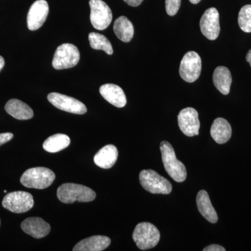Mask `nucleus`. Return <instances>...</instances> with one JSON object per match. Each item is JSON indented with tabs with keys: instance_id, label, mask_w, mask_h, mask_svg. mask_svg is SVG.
I'll return each mask as SVG.
<instances>
[{
	"instance_id": "f257e3e1",
	"label": "nucleus",
	"mask_w": 251,
	"mask_h": 251,
	"mask_svg": "<svg viewBox=\"0 0 251 251\" xmlns=\"http://www.w3.org/2000/svg\"><path fill=\"white\" fill-rule=\"evenodd\" d=\"M59 201L65 204H72L76 202H92L97 195L93 190L83 185L66 183L61 185L57 191Z\"/></svg>"
},
{
	"instance_id": "f03ea898",
	"label": "nucleus",
	"mask_w": 251,
	"mask_h": 251,
	"mask_svg": "<svg viewBox=\"0 0 251 251\" xmlns=\"http://www.w3.org/2000/svg\"><path fill=\"white\" fill-rule=\"evenodd\" d=\"M160 150L162 161L167 173L176 182L184 181L187 176L186 167L176 158L171 144L167 141L161 142Z\"/></svg>"
},
{
	"instance_id": "7ed1b4c3",
	"label": "nucleus",
	"mask_w": 251,
	"mask_h": 251,
	"mask_svg": "<svg viewBox=\"0 0 251 251\" xmlns=\"http://www.w3.org/2000/svg\"><path fill=\"white\" fill-rule=\"evenodd\" d=\"M55 179V174L47 168L37 167L28 169L21 176V183L29 188L44 189L49 187Z\"/></svg>"
},
{
	"instance_id": "20e7f679",
	"label": "nucleus",
	"mask_w": 251,
	"mask_h": 251,
	"mask_svg": "<svg viewBox=\"0 0 251 251\" xmlns=\"http://www.w3.org/2000/svg\"><path fill=\"white\" fill-rule=\"evenodd\" d=\"M161 238L159 230L153 224L143 222L137 225L133 231V239L140 250L153 249L158 244Z\"/></svg>"
},
{
	"instance_id": "39448f33",
	"label": "nucleus",
	"mask_w": 251,
	"mask_h": 251,
	"mask_svg": "<svg viewBox=\"0 0 251 251\" xmlns=\"http://www.w3.org/2000/svg\"><path fill=\"white\" fill-rule=\"evenodd\" d=\"M139 179L144 189L153 194L168 195L173 190L171 182L153 170L140 172Z\"/></svg>"
},
{
	"instance_id": "423d86ee",
	"label": "nucleus",
	"mask_w": 251,
	"mask_h": 251,
	"mask_svg": "<svg viewBox=\"0 0 251 251\" xmlns=\"http://www.w3.org/2000/svg\"><path fill=\"white\" fill-rule=\"evenodd\" d=\"M80 54L76 46L71 44L59 46L54 52L52 67L57 70L70 69L80 61Z\"/></svg>"
},
{
	"instance_id": "0eeeda50",
	"label": "nucleus",
	"mask_w": 251,
	"mask_h": 251,
	"mask_svg": "<svg viewBox=\"0 0 251 251\" xmlns=\"http://www.w3.org/2000/svg\"><path fill=\"white\" fill-rule=\"evenodd\" d=\"M34 201L30 193L25 191H14L8 193L2 201L5 209L16 214H22L30 210Z\"/></svg>"
},
{
	"instance_id": "6e6552de",
	"label": "nucleus",
	"mask_w": 251,
	"mask_h": 251,
	"mask_svg": "<svg viewBox=\"0 0 251 251\" xmlns=\"http://www.w3.org/2000/svg\"><path fill=\"white\" fill-rule=\"evenodd\" d=\"M202 71V60L194 51L185 54L180 63V76L187 82H193L199 78Z\"/></svg>"
},
{
	"instance_id": "1a4fd4ad",
	"label": "nucleus",
	"mask_w": 251,
	"mask_h": 251,
	"mask_svg": "<svg viewBox=\"0 0 251 251\" xmlns=\"http://www.w3.org/2000/svg\"><path fill=\"white\" fill-rule=\"evenodd\" d=\"M90 21L98 30H104L112 22V13L108 5L102 0H90Z\"/></svg>"
},
{
	"instance_id": "9d476101",
	"label": "nucleus",
	"mask_w": 251,
	"mask_h": 251,
	"mask_svg": "<svg viewBox=\"0 0 251 251\" xmlns=\"http://www.w3.org/2000/svg\"><path fill=\"white\" fill-rule=\"evenodd\" d=\"M48 100L55 108L70 113L84 115L87 111L85 104L80 100L64 94L52 92L48 96Z\"/></svg>"
},
{
	"instance_id": "9b49d317",
	"label": "nucleus",
	"mask_w": 251,
	"mask_h": 251,
	"mask_svg": "<svg viewBox=\"0 0 251 251\" xmlns=\"http://www.w3.org/2000/svg\"><path fill=\"white\" fill-rule=\"evenodd\" d=\"M178 124L180 130L188 137L196 136L199 134V115L196 109L186 108L183 109L178 115Z\"/></svg>"
},
{
	"instance_id": "f8f14e48",
	"label": "nucleus",
	"mask_w": 251,
	"mask_h": 251,
	"mask_svg": "<svg viewBox=\"0 0 251 251\" xmlns=\"http://www.w3.org/2000/svg\"><path fill=\"white\" fill-rule=\"evenodd\" d=\"M203 35L209 40H216L220 34L219 13L216 8L211 7L206 10L200 22Z\"/></svg>"
},
{
	"instance_id": "ddd939ff",
	"label": "nucleus",
	"mask_w": 251,
	"mask_h": 251,
	"mask_svg": "<svg viewBox=\"0 0 251 251\" xmlns=\"http://www.w3.org/2000/svg\"><path fill=\"white\" fill-rule=\"evenodd\" d=\"M49 13V6L46 0H37L33 3L28 12L27 23L28 29L35 31L42 27Z\"/></svg>"
},
{
	"instance_id": "4468645a",
	"label": "nucleus",
	"mask_w": 251,
	"mask_h": 251,
	"mask_svg": "<svg viewBox=\"0 0 251 251\" xmlns=\"http://www.w3.org/2000/svg\"><path fill=\"white\" fill-rule=\"evenodd\" d=\"M21 228L31 237L41 239L50 233V226L41 218L30 217L23 221Z\"/></svg>"
},
{
	"instance_id": "2eb2a0df",
	"label": "nucleus",
	"mask_w": 251,
	"mask_h": 251,
	"mask_svg": "<svg viewBox=\"0 0 251 251\" xmlns=\"http://www.w3.org/2000/svg\"><path fill=\"white\" fill-rule=\"evenodd\" d=\"M99 92L108 103L117 108H123L126 105V97L120 86L114 84H105L100 87Z\"/></svg>"
},
{
	"instance_id": "dca6fc26",
	"label": "nucleus",
	"mask_w": 251,
	"mask_h": 251,
	"mask_svg": "<svg viewBox=\"0 0 251 251\" xmlns=\"http://www.w3.org/2000/svg\"><path fill=\"white\" fill-rule=\"evenodd\" d=\"M118 150L113 145H105L96 153L94 161L97 166L103 169H110L116 163Z\"/></svg>"
},
{
	"instance_id": "f3484780",
	"label": "nucleus",
	"mask_w": 251,
	"mask_h": 251,
	"mask_svg": "<svg viewBox=\"0 0 251 251\" xmlns=\"http://www.w3.org/2000/svg\"><path fill=\"white\" fill-rule=\"evenodd\" d=\"M111 240L105 236H92L77 243L74 251H102L110 246Z\"/></svg>"
},
{
	"instance_id": "a211bd4d",
	"label": "nucleus",
	"mask_w": 251,
	"mask_h": 251,
	"mask_svg": "<svg viewBox=\"0 0 251 251\" xmlns=\"http://www.w3.org/2000/svg\"><path fill=\"white\" fill-rule=\"evenodd\" d=\"M5 110L9 115L18 120H30L34 117L32 109L18 99H11L5 105Z\"/></svg>"
},
{
	"instance_id": "6ab92c4d",
	"label": "nucleus",
	"mask_w": 251,
	"mask_h": 251,
	"mask_svg": "<svg viewBox=\"0 0 251 251\" xmlns=\"http://www.w3.org/2000/svg\"><path fill=\"white\" fill-rule=\"evenodd\" d=\"M196 202L199 212L209 222L216 224L219 220L217 213L211 204L209 194L204 190L199 191L198 193Z\"/></svg>"
},
{
	"instance_id": "aec40b11",
	"label": "nucleus",
	"mask_w": 251,
	"mask_h": 251,
	"mask_svg": "<svg viewBox=\"0 0 251 251\" xmlns=\"http://www.w3.org/2000/svg\"><path fill=\"white\" fill-rule=\"evenodd\" d=\"M211 135L218 144L227 143L232 136V128L227 120L224 118L216 119L211 127Z\"/></svg>"
},
{
	"instance_id": "412c9836",
	"label": "nucleus",
	"mask_w": 251,
	"mask_h": 251,
	"mask_svg": "<svg viewBox=\"0 0 251 251\" xmlns=\"http://www.w3.org/2000/svg\"><path fill=\"white\" fill-rule=\"evenodd\" d=\"M213 82L216 88L224 95H227L230 90L232 78L231 73L226 67H218L214 70Z\"/></svg>"
},
{
	"instance_id": "4be33fe9",
	"label": "nucleus",
	"mask_w": 251,
	"mask_h": 251,
	"mask_svg": "<svg viewBox=\"0 0 251 251\" xmlns=\"http://www.w3.org/2000/svg\"><path fill=\"white\" fill-rule=\"evenodd\" d=\"M113 29L118 39L123 42H130L134 35L133 24L125 16H120L117 18L114 23Z\"/></svg>"
},
{
	"instance_id": "5701e85b",
	"label": "nucleus",
	"mask_w": 251,
	"mask_h": 251,
	"mask_svg": "<svg viewBox=\"0 0 251 251\" xmlns=\"http://www.w3.org/2000/svg\"><path fill=\"white\" fill-rule=\"evenodd\" d=\"M71 140L68 135L58 133L47 138L43 144L44 150L50 153H57L68 148Z\"/></svg>"
},
{
	"instance_id": "b1692460",
	"label": "nucleus",
	"mask_w": 251,
	"mask_h": 251,
	"mask_svg": "<svg viewBox=\"0 0 251 251\" xmlns=\"http://www.w3.org/2000/svg\"><path fill=\"white\" fill-rule=\"evenodd\" d=\"M89 41L91 47L94 50H100L106 52L107 54H113V49L111 43L103 34L99 33L91 32L89 34Z\"/></svg>"
},
{
	"instance_id": "393cba45",
	"label": "nucleus",
	"mask_w": 251,
	"mask_h": 251,
	"mask_svg": "<svg viewBox=\"0 0 251 251\" xmlns=\"http://www.w3.org/2000/svg\"><path fill=\"white\" fill-rule=\"evenodd\" d=\"M238 23L239 27L245 32H251V4L243 6L239 13Z\"/></svg>"
},
{
	"instance_id": "a878e982",
	"label": "nucleus",
	"mask_w": 251,
	"mask_h": 251,
	"mask_svg": "<svg viewBox=\"0 0 251 251\" xmlns=\"http://www.w3.org/2000/svg\"><path fill=\"white\" fill-rule=\"evenodd\" d=\"M181 0H166V10L167 14L173 16L177 14Z\"/></svg>"
},
{
	"instance_id": "bb28decb",
	"label": "nucleus",
	"mask_w": 251,
	"mask_h": 251,
	"mask_svg": "<svg viewBox=\"0 0 251 251\" xmlns=\"http://www.w3.org/2000/svg\"><path fill=\"white\" fill-rule=\"evenodd\" d=\"M14 138V134L11 133H0V146L8 143Z\"/></svg>"
},
{
	"instance_id": "cd10ccee",
	"label": "nucleus",
	"mask_w": 251,
	"mask_h": 251,
	"mask_svg": "<svg viewBox=\"0 0 251 251\" xmlns=\"http://www.w3.org/2000/svg\"><path fill=\"white\" fill-rule=\"evenodd\" d=\"M203 251H226V249L218 244H211L203 249Z\"/></svg>"
},
{
	"instance_id": "c85d7f7f",
	"label": "nucleus",
	"mask_w": 251,
	"mask_h": 251,
	"mask_svg": "<svg viewBox=\"0 0 251 251\" xmlns=\"http://www.w3.org/2000/svg\"><path fill=\"white\" fill-rule=\"evenodd\" d=\"M127 4L129 5L130 6L136 7V6H140L144 0H124Z\"/></svg>"
},
{
	"instance_id": "c756f323",
	"label": "nucleus",
	"mask_w": 251,
	"mask_h": 251,
	"mask_svg": "<svg viewBox=\"0 0 251 251\" xmlns=\"http://www.w3.org/2000/svg\"><path fill=\"white\" fill-rule=\"evenodd\" d=\"M246 59H247V62L249 63L251 67V49L248 52L247 56H246Z\"/></svg>"
},
{
	"instance_id": "7c9ffc66",
	"label": "nucleus",
	"mask_w": 251,
	"mask_h": 251,
	"mask_svg": "<svg viewBox=\"0 0 251 251\" xmlns=\"http://www.w3.org/2000/svg\"><path fill=\"white\" fill-rule=\"evenodd\" d=\"M5 62L4 59L1 56H0V72H1V69H3V67H4Z\"/></svg>"
},
{
	"instance_id": "2f4dec72",
	"label": "nucleus",
	"mask_w": 251,
	"mask_h": 251,
	"mask_svg": "<svg viewBox=\"0 0 251 251\" xmlns=\"http://www.w3.org/2000/svg\"><path fill=\"white\" fill-rule=\"evenodd\" d=\"M190 2L192 3L193 4H198L201 0H189Z\"/></svg>"
},
{
	"instance_id": "473e14b6",
	"label": "nucleus",
	"mask_w": 251,
	"mask_h": 251,
	"mask_svg": "<svg viewBox=\"0 0 251 251\" xmlns=\"http://www.w3.org/2000/svg\"><path fill=\"white\" fill-rule=\"evenodd\" d=\"M4 193H7V191H6V190H4Z\"/></svg>"
},
{
	"instance_id": "72a5a7b5",
	"label": "nucleus",
	"mask_w": 251,
	"mask_h": 251,
	"mask_svg": "<svg viewBox=\"0 0 251 251\" xmlns=\"http://www.w3.org/2000/svg\"><path fill=\"white\" fill-rule=\"evenodd\" d=\"M0 226H1V221H0Z\"/></svg>"
}]
</instances>
